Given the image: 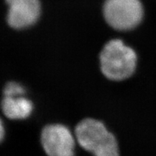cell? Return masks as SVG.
<instances>
[{
    "mask_svg": "<svg viewBox=\"0 0 156 156\" xmlns=\"http://www.w3.org/2000/svg\"><path fill=\"white\" fill-rule=\"evenodd\" d=\"M136 54L122 41L114 39L105 45L100 54L101 70L106 78L122 81L133 75L136 66Z\"/></svg>",
    "mask_w": 156,
    "mask_h": 156,
    "instance_id": "1",
    "label": "cell"
},
{
    "mask_svg": "<svg viewBox=\"0 0 156 156\" xmlns=\"http://www.w3.org/2000/svg\"><path fill=\"white\" fill-rule=\"evenodd\" d=\"M75 136L78 144L94 156H119L116 137L100 121L82 120L75 127Z\"/></svg>",
    "mask_w": 156,
    "mask_h": 156,
    "instance_id": "2",
    "label": "cell"
},
{
    "mask_svg": "<svg viewBox=\"0 0 156 156\" xmlns=\"http://www.w3.org/2000/svg\"><path fill=\"white\" fill-rule=\"evenodd\" d=\"M103 15L108 24L118 30H131L143 17V7L140 0H106Z\"/></svg>",
    "mask_w": 156,
    "mask_h": 156,
    "instance_id": "3",
    "label": "cell"
},
{
    "mask_svg": "<svg viewBox=\"0 0 156 156\" xmlns=\"http://www.w3.org/2000/svg\"><path fill=\"white\" fill-rule=\"evenodd\" d=\"M41 142L48 156H75V138L63 124L46 125L42 129Z\"/></svg>",
    "mask_w": 156,
    "mask_h": 156,
    "instance_id": "4",
    "label": "cell"
},
{
    "mask_svg": "<svg viewBox=\"0 0 156 156\" xmlns=\"http://www.w3.org/2000/svg\"><path fill=\"white\" fill-rule=\"evenodd\" d=\"M9 6L7 23L12 28L22 29L34 24L41 12L39 0H5Z\"/></svg>",
    "mask_w": 156,
    "mask_h": 156,
    "instance_id": "5",
    "label": "cell"
},
{
    "mask_svg": "<svg viewBox=\"0 0 156 156\" xmlns=\"http://www.w3.org/2000/svg\"><path fill=\"white\" fill-rule=\"evenodd\" d=\"M4 114L9 119H25L30 116L34 104L26 98L4 97L2 101Z\"/></svg>",
    "mask_w": 156,
    "mask_h": 156,
    "instance_id": "6",
    "label": "cell"
},
{
    "mask_svg": "<svg viewBox=\"0 0 156 156\" xmlns=\"http://www.w3.org/2000/svg\"><path fill=\"white\" fill-rule=\"evenodd\" d=\"M25 93L23 86L16 82H9L4 87V97H20Z\"/></svg>",
    "mask_w": 156,
    "mask_h": 156,
    "instance_id": "7",
    "label": "cell"
},
{
    "mask_svg": "<svg viewBox=\"0 0 156 156\" xmlns=\"http://www.w3.org/2000/svg\"><path fill=\"white\" fill-rule=\"evenodd\" d=\"M3 137H4V126H3L2 122V124H1V140H3Z\"/></svg>",
    "mask_w": 156,
    "mask_h": 156,
    "instance_id": "8",
    "label": "cell"
}]
</instances>
